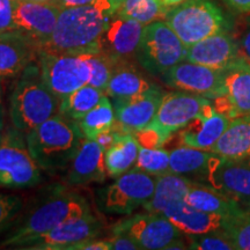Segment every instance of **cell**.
Instances as JSON below:
<instances>
[{"label": "cell", "instance_id": "cell-42", "mask_svg": "<svg viewBox=\"0 0 250 250\" xmlns=\"http://www.w3.org/2000/svg\"><path fill=\"white\" fill-rule=\"evenodd\" d=\"M94 0H54L55 5H57L61 9L77 7V6H85L92 4Z\"/></svg>", "mask_w": 250, "mask_h": 250}, {"label": "cell", "instance_id": "cell-20", "mask_svg": "<svg viewBox=\"0 0 250 250\" xmlns=\"http://www.w3.org/2000/svg\"><path fill=\"white\" fill-rule=\"evenodd\" d=\"M186 236L225 230L228 218L208 213L192 208L182 199L171 203L162 212Z\"/></svg>", "mask_w": 250, "mask_h": 250}, {"label": "cell", "instance_id": "cell-35", "mask_svg": "<svg viewBox=\"0 0 250 250\" xmlns=\"http://www.w3.org/2000/svg\"><path fill=\"white\" fill-rule=\"evenodd\" d=\"M189 249L196 250H236L230 237L225 230H218L201 235L187 236Z\"/></svg>", "mask_w": 250, "mask_h": 250}, {"label": "cell", "instance_id": "cell-1", "mask_svg": "<svg viewBox=\"0 0 250 250\" xmlns=\"http://www.w3.org/2000/svg\"><path fill=\"white\" fill-rule=\"evenodd\" d=\"M112 15L109 0L62 9L54 33L41 50L74 56L100 54L102 35Z\"/></svg>", "mask_w": 250, "mask_h": 250}, {"label": "cell", "instance_id": "cell-12", "mask_svg": "<svg viewBox=\"0 0 250 250\" xmlns=\"http://www.w3.org/2000/svg\"><path fill=\"white\" fill-rule=\"evenodd\" d=\"M103 223L92 212L72 219L52 228L44 234L21 243L17 249L24 250H73L74 247L87 240L98 239L102 233Z\"/></svg>", "mask_w": 250, "mask_h": 250}, {"label": "cell", "instance_id": "cell-4", "mask_svg": "<svg viewBox=\"0 0 250 250\" xmlns=\"http://www.w3.org/2000/svg\"><path fill=\"white\" fill-rule=\"evenodd\" d=\"M61 101L46 86L36 61L18 78L9 95V120L14 127L27 133L59 114Z\"/></svg>", "mask_w": 250, "mask_h": 250}, {"label": "cell", "instance_id": "cell-5", "mask_svg": "<svg viewBox=\"0 0 250 250\" xmlns=\"http://www.w3.org/2000/svg\"><path fill=\"white\" fill-rule=\"evenodd\" d=\"M211 107L212 100L197 94L184 90L165 93L151 124L133 134L142 146L161 147L171 134L182 130Z\"/></svg>", "mask_w": 250, "mask_h": 250}, {"label": "cell", "instance_id": "cell-28", "mask_svg": "<svg viewBox=\"0 0 250 250\" xmlns=\"http://www.w3.org/2000/svg\"><path fill=\"white\" fill-rule=\"evenodd\" d=\"M140 144L133 133L121 130L116 143L104 152V162L108 174L118 177L136 165Z\"/></svg>", "mask_w": 250, "mask_h": 250}, {"label": "cell", "instance_id": "cell-38", "mask_svg": "<svg viewBox=\"0 0 250 250\" xmlns=\"http://www.w3.org/2000/svg\"><path fill=\"white\" fill-rule=\"evenodd\" d=\"M14 0H0V34L13 29Z\"/></svg>", "mask_w": 250, "mask_h": 250}, {"label": "cell", "instance_id": "cell-9", "mask_svg": "<svg viewBox=\"0 0 250 250\" xmlns=\"http://www.w3.org/2000/svg\"><path fill=\"white\" fill-rule=\"evenodd\" d=\"M112 233L129 235L139 249H188L183 241L184 234L162 213L146 211L132 215L115 225Z\"/></svg>", "mask_w": 250, "mask_h": 250}, {"label": "cell", "instance_id": "cell-15", "mask_svg": "<svg viewBox=\"0 0 250 250\" xmlns=\"http://www.w3.org/2000/svg\"><path fill=\"white\" fill-rule=\"evenodd\" d=\"M61 11L54 2L14 0L13 29L31 37L41 48L54 33Z\"/></svg>", "mask_w": 250, "mask_h": 250}, {"label": "cell", "instance_id": "cell-17", "mask_svg": "<svg viewBox=\"0 0 250 250\" xmlns=\"http://www.w3.org/2000/svg\"><path fill=\"white\" fill-rule=\"evenodd\" d=\"M165 92L155 86L132 99H112L117 126L125 132H138L148 126L156 115Z\"/></svg>", "mask_w": 250, "mask_h": 250}, {"label": "cell", "instance_id": "cell-14", "mask_svg": "<svg viewBox=\"0 0 250 250\" xmlns=\"http://www.w3.org/2000/svg\"><path fill=\"white\" fill-rule=\"evenodd\" d=\"M166 86L210 100L226 95L225 71L183 61L160 77Z\"/></svg>", "mask_w": 250, "mask_h": 250}, {"label": "cell", "instance_id": "cell-34", "mask_svg": "<svg viewBox=\"0 0 250 250\" xmlns=\"http://www.w3.org/2000/svg\"><path fill=\"white\" fill-rule=\"evenodd\" d=\"M90 70V80L88 85L105 92L110 80L114 66L117 61L109 57L103 52L95 55H83Z\"/></svg>", "mask_w": 250, "mask_h": 250}, {"label": "cell", "instance_id": "cell-41", "mask_svg": "<svg viewBox=\"0 0 250 250\" xmlns=\"http://www.w3.org/2000/svg\"><path fill=\"white\" fill-rule=\"evenodd\" d=\"M240 55L250 61V20L240 43Z\"/></svg>", "mask_w": 250, "mask_h": 250}, {"label": "cell", "instance_id": "cell-21", "mask_svg": "<svg viewBox=\"0 0 250 250\" xmlns=\"http://www.w3.org/2000/svg\"><path fill=\"white\" fill-rule=\"evenodd\" d=\"M107 173L104 151L96 140L85 138L70 164L66 182L71 186L103 182Z\"/></svg>", "mask_w": 250, "mask_h": 250}, {"label": "cell", "instance_id": "cell-10", "mask_svg": "<svg viewBox=\"0 0 250 250\" xmlns=\"http://www.w3.org/2000/svg\"><path fill=\"white\" fill-rule=\"evenodd\" d=\"M155 183L153 175L133 168L100 191V205L108 213L129 215L151 201Z\"/></svg>", "mask_w": 250, "mask_h": 250}, {"label": "cell", "instance_id": "cell-25", "mask_svg": "<svg viewBox=\"0 0 250 250\" xmlns=\"http://www.w3.org/2000/svg\"><path fill=\"white\" fill-rule=\"evenodd\" d=\"M224 71L228 100L239 116L250 115V61L240 55Z\"/></svg>", "mask_w": 250, "mask_h": 250}, {"label": "cell", "instance_id": "cell-31", "mask_svg": "<svg viewBox=\"0 0 250 250\" xmlns=\"http://www.w3.org/2000/svg\"><path fill=\"white\" fill-rule=\"evenodd\" d=\"M104 95V92L90 85H85L71 93L61 101L59 114L68 120L79 122L92 110Z\"/></svg>", "mask_w": 250, "mask_h": 250}, {"label": "cell", "instance_id": "cell-18", "mask_svg": "<svg viewBox=\"0 0 250 250\" xmlns=\"http://www.w3.org/2000/svg\"><path fill=\"white\" fill-rule=\"evenodd\" d=\"M144 24L132 19L112 15L101 39V52L115 61H130L136 57Z\"/></svg>", "mask_w": 250, "mask_h": 250}, {"label": "cell", "instance_id": "cell-29", "mask_svg": "<svg viewBox=\"0 0 250 250\" xmlns=\"http://www.w3.org/2000/svg\"><path fill=\"white\" fill-rule=\"evenodd\" d=\"M215 155V153L206 149L181 146L170 152L169 173L183 176L193 175L202 180L208 173Z\"/></svg>", "mask_w": 250, "mask_h": 250}, {"label": "cell", "instance_id": "cell-32", "mask_svg": "<svg viewBox=\"0 0 250 250\" xmlns=\"http://www.w3.org/2000/svg\"><path fill=\"white\" fill-rule=\"evenodd\" d=\"M169 8H166L158 0H124L116 15L125 19H132L146 24L165 19Z\"/></svg>", "mask_w": 250, "mask_h": 250}, {"label": "cell", "instance_id": "cell-11", "mask_svg": "<svg viewBox=\"0 0 250 250\" xmlns=\"http://www.w3.org/2000/svg\"><path fill=\"white\" fill-rule=\"evenodd\" d=\"M37 62L46 86L61 100L88 85L90 80V70L83 55H62L40 50Z\"/></svg>", "mask_w": 250, "mask_h": 250}, {"label": "cell", "instance_id": "cell-44", "mask_svg": "<svg viewBox=\"0 0 250 250\" xmlns=\"http://www.w3.org/2000/svg\"><path fill=\"white\" fill-rule=\"evenodd\" d=\"M109 2H110L111 5V11H112V14H116V12L118 11V8L121 7L122 4L124 2V0H109Z\"/></svg>", "mask_w": 250, "mask_h": 250}, {"label": "cell", "instance_id": "cell-6", "mask_svg": "<svg viewBox=\"0 0 250 250\" xmlns=\"http://www.w3.org/2000/svg\"><path fill=\"white\" fill-rule=\"evenodd\" d=\"M165 21L186 46L230 28L229 19L211 0H186L168 9Z\"/></svg>", "mask_w": 250, "mask_h": 250}, {"label": "cell", "instance_id": "cell-7", "mask_svg": "<svg viewBox=\"0 0 250 250\" xmlns=\"http://www.w3.org/2000/svg\"><path fill=\"white\" fill-rule=\"evenodd\" d=\"M187 46L168 26L159 20L144 27L142 40L136 52L137 62L153 77H161L165 72L186 61Z\"/></svg>", "mask_w": 250, "mask_h": 250}, {"label": "cell", "instance_id": "cell-27", "mask_svg": "<svg viewBox=\"0 0 250 250\" xmlns=\"http://www.w3.org/2000/svg\"><path fill=\"white\" fill-rule=\"evenodd\" d=\"M192 181L183 175L166 173L156 176L155 190L153 197L144 208L148 212L162 213L168 205L186 198Z\"/></svg>", "mask_w": 250, "mask_h": 250}, {"label": "cell", "instance_id": "cell-16", "mask_svg": "<svg viewBox=\"0 0 250 250\" xmlns=\"http://www.w3.org/2000/svg\"><path fill=\"white\" fill-rule=\"evenodd\" d=\"M40 44L26 34L7 30L0 34V81L15 79L37 61Z\"/></svg>", "mask_w": 250, "mask_h": 250}, {"label": "cell", "instance_id": "cell-43", "mask_svg": "<svg viewBox=\"0 0 250 250\" xmlns=\"http://www.w3.org/2000/svg\"><path fill=\"white\" fill-rule=\"evenodd\" d=\"M5 104L4 99H2V89H1V81H0V130L5 129Z\"/></svg>", "mask_w": 250, "mask_h": 250}, {"label": "cell", "instance_id": "cell-26", "mask_svg": "<svg viewBox=\"0 0 250 250\" xmlns=\"http://www.w3.org/2000/svg\"><path fill=\"white\" fill-rule=\"evenodd\" d=\"M210 151L228 159H243L250 156V115H243L230 120L223 136Z\"/></svg>", "mask_w": 250, "mask_h": 250}, {"label": "cell", "instance_id": "cell-24", "mask_svg": "<svg viewBox=\"0 0 250 250\" xmlns=\"http://www.w3.org/2000/svg\"><path fill=\"white\" fill-rule=\"evenodd\" d=\"M154 87L131 61H117L104 94L111 99H132Z\"/></svg>", "mask_w": 250, "mask_h": 250}, {"label": "cell", "instance_id": "cell-45", "mask_svg": "<svg viewBox=\"0 0 250 250\" xmlns=\"http://www.w3.org/2000/svg\"><path fill=\"white\" fill-rule=\"evenodd\" d=\"M183 1H186V0H168V8L174 7V6L179 4H182Z\"/></svg>", "mask_w": 250, "mask_h": 250}, {"label": "cell", "instance_id": "cell-2", "mask_svg": "<svg viewBox=\"0 0 250 250\" xmlns=\"http://www.w3.org/2000/svg\"><path fill=\"white\" fill-rule=\"evenodd\" d=\"M90 212L89 203L83 195L62 186H54L21 220L14 223L11 232L0 242V248L17 249L27 240Z\"/></svg>", "mask_w": 250, "mask_h": 250}, {"label": "cell", "instance_id": "cell-30", "mask_svg": "<svg viewBox=\"0 0 250 250\" xmlns=\"http://www.w3.org/2000/svg\"><path fill=\"white\" fill-rule=\"evenodd\" d=\"M86 139L95 140L100 133L105 132L116 125V117L112 102L103 95L98 104L78 122Z\"/></svg>", "mask_w": 250, "mask_h": 250}, {"label": "cell", "instance_id": "cell-8", "mask_svg": "<svg viewBox=\"0 0 250 250\" xmlns=\"http://www.w3.org/2000/svg\"><path fill=\"white\" fill-rule=\"evenodd\" d=\"M41 170L28 148L26 133L13 125L0 130V187H35L42 181Z\"/></svg>", "mask_w": 250, "mask_h": 250}, {"label": "cell", "instance_id": "cell-19", "mask_svg": "<svg viewBox=\"0 0 250 250\" xmlns=\"http://www.w3.org/2000/svg\"><path fill=\"white\" fill-rule=\"evenodd\" d=\"M240 56V45L228 31L214 34L187 46L186 61L225 70Z\"/></svg>", "mask_w": 250, "mask_h": 250}, {"label": "cell", "instance_id": "cell-39", "mask_svg": "<svg viewBox=\"0 0 250 250\" xmlns=\"http://www.w3.org/2000/svg\"><path fill=\"white\" fill-rule=\"evenodd\" d=\"M110 249L114 250H139V247L129 235L123 233H112V236L108 239Z\"/></svg>", "mask_w": 250, "mask_h": 250}, {"label": "cell", "instance_id": "cell-33", "mask_svg": "<svg viewBox=\"0 0 250 250\" xmlns=\"http://www.w3.org/2000/svg\"><path fill=\"white\" fill-rule=\"evenodd\" d=\"M170 152L160 147H145L139 146L138 158L134 168L153 176L169 173Z\"/></svg>", "mask_w": 250, "mask_h": 250}, {"label": "cell", "instance_id": "cell-13", "mask_svg": "<svg viewBox=\"0 0 250 250\" xmlns=\"http://www.w3.org/2000/svg\"><path fill=\"white\" fill-rule=\"evenodd\" d=\"M202 181L250 212V156L228 159L217 154Z\"/></svg>", "mask_w": 250, "mask_h": 250}, {"label": "cell", "instance_id": "cell-23", "mask_svg": "<svg viewBox=\"0 0 250 250\" xmlns=\"http://www.w3.org/2000/svg\"><path fill=\"white\" fill-rule=\"evenodd\" d=\"M184 201L197 210L225 218L237 217L247 213L245 208L234 199L201 182H192Z\"/></svg>", "mask_w": 250, "mask_h": 250}, {"label": "cell", "instance_id": "cell-22", "mask_svg": "<svg viewBox=\"0 0 250 250\" xmlns=\"http://www.w3.org/2000/svg\"><path fill=\"white\" fill-rule=\"evenodd\" d=\"M230 118L214 110L213 105L190 122L180 132L183 146L210 151L223 136Z\"/></svg>", "mask_w": 250, "mask_h": 250}, {"label": "cell", "instance_id": "cell-36", "mask_svg": "<svg viewBox=\"0 0 250 250\" xmlns=\"http://www.w3.org/2000/svg\"><path fill=\"white\" fill-rule=\"evenodd\" d=\"M225 232L230 237L236 250H250V212L228 218Z\"/></svg>", "mask_w": 250, "mask_h": 250}, {"label": "cell", "instance_id": "cell-3", "mask_svg": "<svg viewBox=\"0 0 250 250\" xmlns=\"http://www.w3.org/2000/svg\"><path fill=\"white\" fill-rule=\"evenodd\" d=\"M83 138L78 122L61 114L26 133L31 156L41 169L46 171L61 170L70 166Z\"/></svg>", "mask_w": 250, "mask_h": 250}, {"label": "cell", "instance_id": "cell-40", "mask_svg": "<svg viewBox=\"0 0 250 250\" xmlns=\"http://www.w3.org/2000/svg\"><path fill=\"white\" fill-rule=\"evenodd\" d=\"M224 2L236 13H250V0H224Z\"/></svg>", "mask_w": 250, "mask_h": 250}, {"label": "cell", "instance_id": "cell-37", "mask_svg": "<svg viewBox=\"0 0 250 250\" xmlns=\"http://www.w3.org/2000/svg\"><path fill=\"white\" fill-rule=\"evenodd\" d=\"M22 208L23 202L21 197L0 193V234L13 226Z\"/></svg>", "mask_w": 250, "mask_h": 250}]
</instances>
